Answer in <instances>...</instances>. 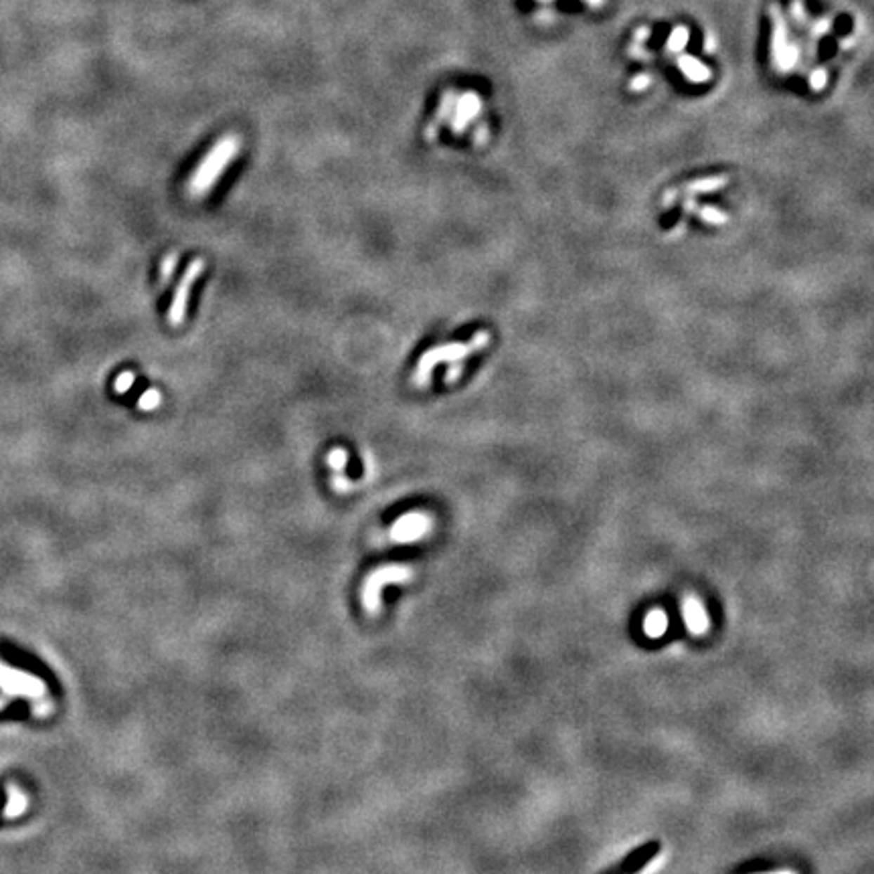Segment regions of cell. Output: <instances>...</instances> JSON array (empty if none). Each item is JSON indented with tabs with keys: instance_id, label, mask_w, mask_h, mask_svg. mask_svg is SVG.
Wrapping results in <instances>:
<instances>
[{
	"instance_id": "obj_20",
	"label": "cell",
	"mask_w": 874,
	"mask_h": 874,
	"mask_svg": "<svg viewBox=\"0 0 874 874\" xmlns=\"http://www.w3.org/2000/svg\"><path fill=\"white\" fill-rule=\"evenodd\" d=\"M767 874H795V873H791V870H781V873H767Z\"/></svg>"
},
{
	"instance_id": "obj_19",
	"label": "cell",
	"mask_w": 874,
	"mask_h": 874,
	"mask_svg": "<svg viewBox=\"0 0 874 874\" xmlns=\"http://www.w3.org/2000/svg\"><path fill=\"white\" fill-rule=\"evenodd\" d=\"M587 2H591V4H595V6H597V4H601L604 0H587Z\"/></svg>"
},
{
	"instance_id": "obj_12",
	"label": "cell",
	"mask_w": 874,
	"mask_h": 874,
	"mask_svg": "<svg viewBox=\"0 0 874 874\" xmlns=\"http://www.w3.org/2000/svg\"><path fill=\"white\" fill-rule=\"evenodd\" d=\"M162 403V393L158 391V389H146L142 395H140V399H138V409L140 411H154V409H158Z\"/></svg>"
},
{
	"instance_id": "obj_6",
	"label": "cell",
	"mask_w": 874,
	"mask_h": 874,
	"mask_svg": "<svg viewBox=\"0 0 874 874\" xmlns=\"http://www.w3.org/2000/svg\"><path fill=\"white\" fill-rule=\"evenodd\" d=\"M478 112H480V98L476 93H464L462 98H457L454 114H452V132L462 134L466 126L478 116Z\"/></svg>"
},
{
	"instance_id": "obj_16",
	"label": "cell",
	"mask_w": 874,
	"mask_h": 874,
	"mask_svg": "<svg viewBox=\"0 0 874 874\" xmlns=\"http://www.w3.org/2000/svg\"><path fill=\"white\" fill-rule=\"evenodd\" d=\"M332 486H334L337 492H351L353 490L351 480L344 474H332Z\"/></svg>"
},
{
	"instance_id": "obj_18",
	"label": "cell",
	"mask_w": 874,
	"mask_h": 874,
	"mask_svg": "<svg viewBox=\"0 0 874 874\" xmlns=\"http://www.w3.org/2000/svg\"><path fill=\"white\" fill-rule=\"evenodd\" d=\"M648 85H650V77H648V75H638V77L630 84V87H632V89H644V87H648Z\"/></svg>"
},
{
	"instance_id": "obj_4",
	"label": "cell",
	"mask_w": 874,
	"mask_h": 874,
	"mask_svg": "<svg viewBox=\"0 0 874 874\" xmlns=\"http://www.w3.org/2000/svg\"><path fill=\"white\" fill-rule=\"evenodd\" d=\"M202 269H204V261L202 259H193L188 263V268L185 269L183 278L178 280L176 287H174V296H172V302H170L169 308V322L172 326H181L185 322L188 296H190V289L195 286V282L202 273Z\"/></svg>"
},
{
	"instance_id": "obj_1",
	"label": "cell",
	"mask_w": 874,
	"mask_h": 874,
	"mask_svg": "<svg viewBox=\"0 0 874 874\" xmlns=\"http://www.w3.org/2000/svg\"><path fill=\"white\" fill-rule=\"evenodd\" d=\"M241 148V140L235 134H227L218 138L213 144V148L204 154L199 169L193 172L188 181V195L193 199H202L209 190H213L218 183L221 174L231 167V162L237 158Z\"/></svg>"
},
{
	"instance_id": "obj_13",
	"label": "cell",
	"mask_w": 874,
	"mask_h": 874,
	"mask_svg": "<svg viewBox=\"0 0 874 874\" xmlns=\"http://www.w3.org/2000/svg\"><path fill=\"white\" fill-rule=\"evenodd\" d=\"M178 266V253L176 252H170L164 259H162V263H160V284L162 286H167L170 282V278L174 275V269Z\"/></svg>"
},
{
	"instance_id": "obj_7",
	"label": "cell",
	"mask_w": 874,
	"mask_h": 874,
	"mask_svg": "<svg viewBox=\"0 0 874 874\" xmlns=\"http://www.w3.org/2000/svg\"><path fill=\"white\" fill-rule=\"evenodd\" d=\"M682 611H684V623H686L690 632L698 634V636L705 634L708 630V615H706V609L703 607V604L696 597H686Z\"/></svg>"
},
{
	"instance_id": "obj_8",
	"label": "cell",
	"mask_w": 874,
	"mask_h": 874,
	"mask_svg": "<svg viewBox=\"0 0 874 874\" xmlns=\"http://www.w3.org/2000/svg\"><path fill=\"white\" fill-rule=\"evenodd\" d=\"M455 100H457V93H455V91H448V93L441 98V103H439V107H437L436 116H433V119H431V122L427 124V128H425V138H427V140H436V136H437V132H439V128H441V124H443L445 119L452 118Z\"/></svg>"
},
{
	"instance_id": "obj_17",
	"label": "cell",
	"mask_w": 874,
	"mask_h": 874,
	"mask_svg": "<svg viewBox=\"0 0 874 874\" xmlns=\"http://www.w3.org/2000/svg\"><path fill=\"white\" fill-rule=\"evenodd\" d=\"M826 79H828V75H826V71H816V75H814V89H822L826 85Z\"/></svg>"
},
{
	"instance_id": "obj_9",
	"label": "cell",
	"mask_w": 874,
	"mask_h": 874,
	"mask_svg": "<svg viewBox=\"0 0 874 874\" xmlns=\"http://www.w3.org/2000/svg\"><path fill=\"white\" fill-rule=\"evenodd\" d=\"M668 630V615L662 609H652L644 620V634L648 638H662Z\"/></svg>"
},
{
	"instance_id": "obj_2",
	"label": "cell",
	"mask_w": 874,
	"mask_h": 874,
	"mask_svg": "<svg viewBox=\"0 0 874 874\" xmlns=\"http://www.w3.org/2000/svg\"><path fill=\"white\" fill-rule=\"evenodd\" d=\"M484 334H478V337L474 338V342L470 344H445V346H437V348H431V351H427V353L423 354L419 358V365H417V369H415V377H413V381L417 383V385H427L429 383V379H431V370L436 369V365L439 363H455V360H462L464 356H468L470 353H474L476 348H480V346H484Z\"/></svg>"
},
{
	"instance_id": "obj_14",
	"label": "cell",
	"mask_w": 874,
	"mask_h": 874,
	"mask_svg": "<svg viewBox=\"0 0 874 874\" xmlns=\"http://www.w3.org/2000/svg\"><path fill=\"white\" fill-rule=\"evenodd\" d=\"M136 381V374L132 370H124V372H119L118 379H116V383H114V391L118 393V395H126L132 385H134Z\"/></svg>"
},
{
	"instance_id": "obj_15",
	"label": "cell",
	"mask_w": 874,
	"mask_h": 874,
	"mask_svg": "<svg viewBox=\"0 0 874 874\" xmlns=\"http://www.w3.org/2000/svg\"><path fill=\"white\" fill-rule=\"evenodd\" d=\"M686 41H689V31L686 29H676L670 37V41H668V47H670V51H680L686 45Z\"/></svg>"
},
{
	"instance_id": "obj_10",
	"label": "cell",
	"mask_w": 874,
	"mask_h": 874,
	"mask_svg": "<svg viewBox=\"0 0 874 874\" xmlns=\"http://www.w3.org/2000/svg\"><path fill=\"white\" fill-rule=\"evenodd\" d=\"M678 65L684 71V75L689 77L690 81H698L700 84V81H706L710 77V71L703 63H698L696 59H692V57H682L678 61Z\"/></svg>"
},
{
	"instance_id": "obj_11",
	"label": "cell",
	"mask_w": 874,
	"mask_h": 874,
	"mask_svg": "<svg viewBox=\"0 0 874 874\" xmlns=\"http://www.w3.org/2000/svg\"><path fill=\"white\" fill-rule=\"evenodd\" d=\"M326 462L332 468V474H344L348 464V452L344 448H332L326 455Z\"/></svg>"
},
{
	"instance_id": "obj_5",
	"label": "cell",
	"mask_w": 874,
	"mask_h": 874,
	"mask_svg": "<svg viewBox=\"0 0 874 874\" xmlns=\"http://www.w3.org/2000/svg\"><path fill=\"white\" fill-rule=\"evenodd\" d=\"M429 530H431V518L425 512L413 510L393 522V526L389 528V540L399 542V544H409L425 537Z\"/></svg>"
},
{
	"instance_id": "obj_3",
	"label": "cell",
	"mask_w": 874,
	"mask_h": 874,
	"mask_svg": "<svg viewBox=\"0 0 874 874\" xmlns=\"http://www.w3.org/2000/svg\"><path fill=\"white\" fill-rule=\"evenodd\" d=\"M413 571L403 565H383L377 571H372L365 581L363 587V606L369 613H377L381 607V589L391 583H401L411 579Z\"/></svg>"
}]
</instances>
